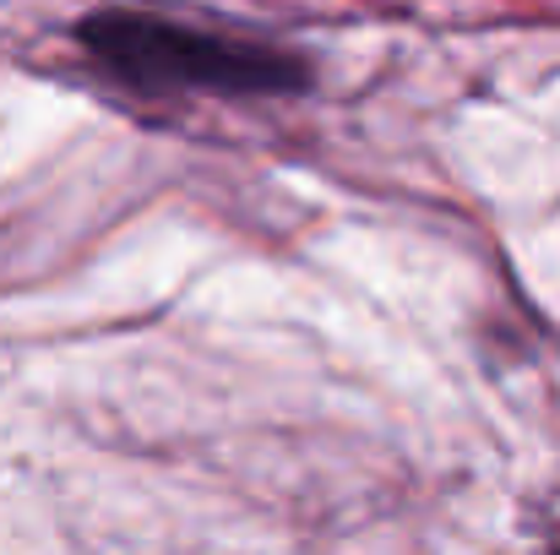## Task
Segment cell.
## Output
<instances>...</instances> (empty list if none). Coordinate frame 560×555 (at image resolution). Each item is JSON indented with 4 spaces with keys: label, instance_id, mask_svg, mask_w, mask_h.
Listing matches in <instances>:
<instances>
[{
    "label": "cell",
    "instance_id": "6da1fadb",
    "mask_svg": "<svg viewBox=\"0 0 560 555\" xmlns=\"http://www.w3.org/2000/svg\"><path fill=\"white\" fill-rule=\"evenodd\" d=\"M77 44L131 88H186V93H229V99L311 88V71L294 55L218 38L148 11H93L77 22Z\"/></svg>",
    "mask_w": 560,
    "mask_h": 555
},
{
    "label": "cell",
    "instance_id": "7a4b0ae2",
    "mask_svg": "<svg viewBox=\"0 0 560 555\" xmlns=\"http://www.w3.org/2000/svg\"><path fill=\"white\" fill-rule=\"evenodd\" d=\"M556 555H560V551H556Z\"/></svg>",
    "mask_w": 560,
    "mask_h": 555
}]
</instances>
